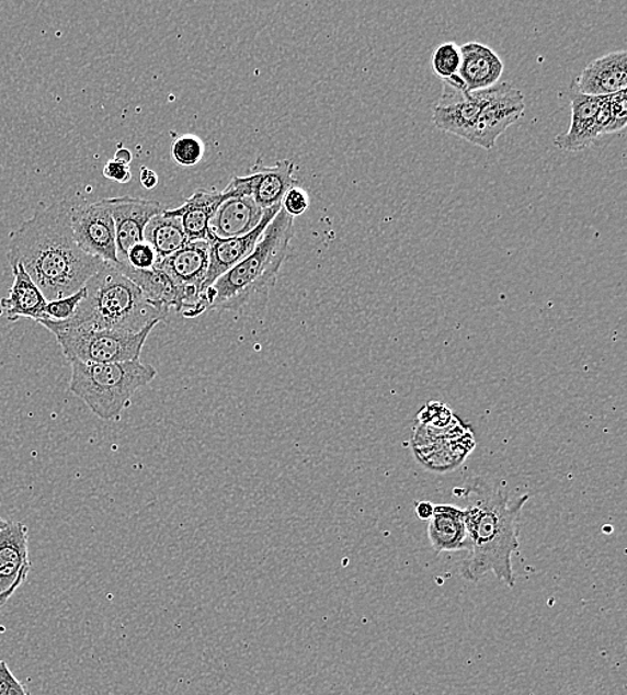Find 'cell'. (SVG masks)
Returning a JSON list of instances; mask_svg holds the SVG:
<instances>
[{
    "instance_id": "ffe728a7",
    "label": "cell",
    "mask_w": 627,
    "mask_h": 695,
    "mask_svg": "<svg viewBox=\"0 0 627 695\" xmlns=\"http://www.w3.org/2000/svg\"><path fill=\"white\" fill-rule=\"evenodd\" d=\"M294 172L295 163L290 160L280 161L275 167L258 162L247 175L255 204L264 210L282 205L286 192L298 184Z\"/></svg>"
},
{
    "instance_id": "8d00e7d4",
    "label": "cell",
    "mask_w": 627,
    "mask_h": 695,
    "mask_svg": "<svg viewBox=\"0 0 627 695\" xmlns=\"http://www.w3.org/2000/svg\"><path fill=\"white\" fill-rule=\"evenodd\" d=\"M5 523H8V521L2 520V517H0V529H2L5 526Z\"/></svg>"
},
{
    "instance_id": "7c38bea8",
    "label": "cell",
    "mask_w": 627,
    "mask_h": 695,
    "mask_svg": "<svg viewBox=\"0 0 627 695\" xmlns=\"http://www.w3.org/2000/svg\"><path fill=\"white\" fill-rule=\"evenodd\" d=\"M32 571L29 555V527L8 522L0 529V594H14Z\"/></svg>"
},
{
    "instance_id": "f546056e",
    "label": "cell",
    "mask_w": 627,
    "mask_h": 695,
    "mask_svg": "<svg viewBox=\"0 0 627 695\" xmlns=\"http://www.w3.org/2000/svg\"><path fill=\"white\" fill-rule=\"evenodd\" d=\"M0 695H32L4 661H0Z\"/></svg>"
},
{
    "instance_id": "8fae6325",
    "label": "cell",
    "mask_w": 627,
    "mask_h": 695,
    "mask_svg": "<svg viewBox=\"0 0 627 695\" xmlns=\"http://www.w3.org/2000/svg\"><path fill=\"white\" fill-rule=\"evenodd\" d=\"M280 210H282V205L266 209L259 227L251 231V233L242 237L223 240L208 233L206 241H208L209 246V267L205 277L204 292L209 289L223 274L229 272L231 267H235L237 264H240L242 260H246L248 255L253 252L261 237H263L267 225L273 221V218L277 216Z\"/></svg>"
},
{
    "instance_id": "4dcf8cb0",
    "label": "cell",
    "mask_w": 627,
    "mask_h": 695,
    "mask_svg": "<svg viewBox=\"0 0 627 695\" xmlns=\"http://www.w3.org/2000/svg\"><path fill=\"white\" fill-rule=\"evenodd\" d=\"M103 175H105L107 180L118 182V184H127V182H130L133 179L130 167H126V164L114 160L105 164Z\"/></svg>"
},
{
    "instance_id": "5b68a950",
    "label": "cell",
    "mask_w": 627,
    "mask_h": 695,
    "mask_svg": "<svg viewBox=\"0 0 627 695\" xmlns=\"http://www.w3.org/2000/svg\"><path fill=\"white\" fill-rule=\"evenodd\" d=\"M70 391L91 412L106 422L118 419L130 406L139 388L148 386L157 371L139 360L126 363L96 364L72 360Z\"/></svg>"
},
{
    "instance_id": "4316f807",
    "label": "cell",
    "mask_w": 627,
    "mask_h": 695,
    "mask_svg": "<svg viewBox=\"0 0 627 695\" xmlns=\"http://www.w3.org/2000/svg\"><path fill=\"white\" fill-rule=\"evenodd\" d=\"M455 419L447 406L441 402H430L419 412L420 424L436 426V429H446Z\"/></svg>"
},
{
    "instance_id": "52a82bcc",
    "label": "cell",
    "mask_w": 627,
    "mask_h": 695,
    "mask_svg": "<svg viewBox=\"0 0 627 695\" xmlns=\"http://www.w3.org/2000/svg\"><path fill=\"white\" fill-rule=\"evenodd\" d=\"M474 93L480 102V114L466 141L492 150L499 137L525 115V95L508 82Z\"/></svg>"
},
{
    "instance_id": "d590c367",
    "label": "cell",
    "mask_w": 627,
    "mask_h": 695,
    "mask_svg": "<svg viewBox=\"0 0 627 695\" xmlns=\"http://www.w3.org/2000/svg\"><path fill=\"white\" fill-rule=\"evenodd\" d=\"M12 595H14V594H11V593H8V594H0V608H2V607L5 605V603H8V602H9V600H10V597H11Z\"/></svg>"
},
{
    "instance_id": "d6986e66",
    "label": "cell",
    "mask_w": 627,
    "mask_h": 695,
    "mask_svg": "<svg viewBox=\"0 0 627 695\" xmlns=\"http://www.w3.org/2000/svg\"><path fill=\"white\" fill-rule=\"evenodd\" d=\"M11 271L14 274V284L11 286L9 296L0 300V315H5L9 321L33 319L39 322L46 320L47 300L39 286L24 271L22 264L12 266Z\"/></svg>"
},
{
    "instance_id": "8992f818",
    "label": "cell",
    "mask_w": 627,
    "mask_h": 695,
    "mask_svg": "<svg viewBox=\"0 0 627 695\" xmlns=\"http://www.w3.org/2000/svg\"><path fill=\"white\" fill-rule=\"evenodd\" d=\"M56 337L64 355L69 362L112 364L141 358L149 334L157 326H150L138 333L70 326L65 321L42 320Z\"/></svg>"
},
{
    "instance_id": "6da1fadb",
    "label": "cell",
    "mask_w": 627,
    "mask_h": 695,
    "mask_svg": "<svg viewBox=\"0 0 627 695\" xmlns=\"http://www.w3.org/2000/svg\"><path fill=\"white\" fill-rule=\"evenodd\" d=\"M72 204L62 200L36 212L10 237V266L22 264L47 301L77 294L105 264L78 247L70 221Z\"/></svg>"
},
{
    "instance_id": "1f68e13d",
    "label": "cell",
    "mask_w": 627,
    "mask_h": 695,
    "mask_svg": "<svg viewBox=\"0 0 627 695\" xmlns=\"http://www.w3.org/2000/svg\"><path fill=\"white\" fill-rule=\"evenodd\" d=\"M611 122L612 112L611 103H608V96H601L598 113H596V127H598L600 136H605Z\"/></svg>"
},
{
    "instance_id": "e0dca14e",
    "label": "cell",
    "mask_w": 627,
    "mask_h": 695,
    "mask_svg": "<svg viewBox=\"0 0 627 695\" xmlns=\"http://www.w3.org/2000/svg\"><path fill=\"white\" fill-rule=\"evenodd\" d=\"M237 196L229 185L224 191H206L198 189L176 209L167 210L170 216L180 217L187 241H206L209 233V223L218 207L225 201Z\"/></svg>"
},
{
    "instance_id": "44dd1931",
    "label": "cell",
    "mask_w": 627,
    "mask_h": 695,
    "mask_svg": "<svg viewBox=\"0 0 627 695\" xmlns=\"http://www.w3.org/2000/svg\"><path fill=\"white\" fill-rule=\"evenodd\" d=\"M428 534L437 554L467 551L465 511L452 504H436L429 520Z\"/></svg>"
},
{
    "instance_id": "484cf974",
    "label": "cell",
    "mask_w": 627,
    "mask_h": 695,
    "mask_svg": "<svg viewBox=\"0 0 627 695\" xmlns=\"http://www.w3.org/2000/svg\"><path fill=\"white\" fill-rule=\"evenodd\" d=\"M157 262L158 258L153 247L149 242L142 241L129 249L122 265L130 266L133 270L149 271L153 270Z\"/></svg>"
},
{
    "instance_id": "e575fe53",
    "label": "cell",
    "mask_w": 627,
    "mask_h": 695,
    "mask_svg": "<svg viewBox=\"0 0 627 695\" xmlns=\"http://www.w3.org/2000/svg\"><path fill=\"white\" fill-rule=\"evenodd\" d=\"M113 160L122 164H126V167H130L133 161L132 151L127 149H118L117 152H115Z\"/></svg>"
},
{
    "instance_id": "83f0119b",
    "label": "cell",
    "mask_w": 627,
    "mask_h": 695,
    "mask_svg": "<svg viewBox=\"0 0 627 695\" xmlns=\"http://www.w3.org/2000/svg\"><path fill=\"white\" fill-rule=\"evenodd\" d=\"M611 103L612 122L607 127L606 134L623 132L627 124V96L626 90L620 93L608 96Z\"/></svg>"
},
{
    "instance_id": "9c48e42d",
    "label": "cell",
    "mask_w": 627,
    "mask_h": 695,
    "mask_svg": "<svg viewBox=\"0 0 627 695\" xmlns=\"http://www.w3.org/2000/svg\"><path fill=\"white\" fill-rule=\"evenodd\" d=\"M70 221L75 240L84 253L103 262H117L115 227L106 200L72 204Z\"/></svg>"
},
{
    "instance_id": "cb8c5ba5",
    "label": "cell",
    "mask_w": 627,
    "mask_h": 695,
    "mask_svg": "<svg viewBox=\"0 0 627 695\" xmlns=\"http://www.w3.org/2000/svg\"><path fill=\"white\" fill-rule=\"evenodd\" d=\"M204 155V143L201 141V138L192 136V134L176 137L172 144V158L180 167H196L203 160Z\"/></svg>"
},
{
    "instance_id": "277c9868",
    "label": "cell",
    "mask_w": 627,
    "mask_h": 695,
    "mask_svg": "<svg viewBox=\"0 0 627 695\" xmlns=\"http://www.w3.org/2000/svg\"><path fill=\"white\" fill-rule=\"evenodd\" d=\"M84 288L87 296L67 324L138 333L167 319L114 262H105Z\"/></svg>"
},
{
    "instance_id": "ba28073f",
    "label": "cell",
    "mask_w": 627,
    "mask_h": 695,
    "mask_svg": "<svg viewBox=\"0 0 627 695\" xmlns=\"http://www.w3.org/2000/svg\"><path fill=\"white\" fill-rule=\"evenodd\" d=\"M181 294V312L186 319L205 314L204 283L209 267L208 241H189L169 258L157 262Z\"/></svg>"
},
{
    "instance_id": "f1b7e54d",
    "label": "cell",
    "mask_w": 627,
    "mask_h": 695,
    "mask_svg": "<svg viewBox=\"0 0 627 695\" xmlns=\"http://www.w3.org/2000/svg\"><path fill=\"white\" fill-rule=\"evenodd\" d=\"M310 201L308 193L300 186H294L286 192L282 201V209L290 217L304 215L308 210Z\"/></svg>"
},
{
    "instance_id": "ac0fdd59",
    "label": "cell",
    "mask_w": 627,
    "mask_h": 695,
    "mask_svg": "<svg viewBox=\"0 0 627 695\" xmlns=\"http://www.w3.org/2000/svg\"><path fill=\"white\" fill-rule=\"evenodd\" d=\"M264 213L252 196L229 198L212 217L209 233L223 240L246 236L259 227Z\"/></svg>"
},
{
    "instance_id": "836d02e7",
    "label": "cell",
    "mask_w": 627,
    "mask_h": 695,
    "mask_svg": "<svg viewBox=\"0 0 627 695\" xmlns=\"http://www.w3.org/2000/svg\"><path fill=\"white\" fill-rule=\"evenodd\" d=\"M435 505L431 502H419L417 505V514L422 521H429Z\"/></svg>"
},
{
    "instance_id": "d6a6232c",
    "label": "cell",
    "mask_w": 627,
    "mask_h": 695,
    "mask_svg": "<svg viewBox=\"0 0 627 695\" xmlns=\"http://www.w3.org/2000/svg\"><path fill=\"white\" fill-rule=\"evenodd\" d=\"M139 179H141V184L145 189H155L158 185V175L153 170L149 168H141V173H139Z\"/></svg>"
},
{
    "instance_id": "30bf717a",
    "label": "cell",
    "mask_w": 627,
    "mask_h": 695,
    "mask_svg": "<svg viewBox=\"0 0 627 695\" xmlns=\"http://www.w3.org/2000/svg\"><path fill=\"white\" fill-rule=\"evenodd\" d=\"M114 227L115 243H117V262L125 261L127 252L137 243L145 241L146 225L150 219L160 215L162 205L158 201L134 197L107 198Z\"/></svg>"
},
{
    "instance_id": "5bb4252c",
    "label": "cell",
    "mask_w": 627,
    "mask_h": 695,
    "mask_svg": "<svg viewBox=\"0 0 627 695\" xmlns=\"http://www.w3.org/2000/svg\"><path fill=\"white\" fill-rule=\"evenodd\" d=\"M627 53H608L589 62L572 90L589 96H611L627 88Z\"/></svg>"
},
{
    "instance_id": "7402d4cb",
    "label": "cell",
    "mask_w": 627,
    "mask_h": 695,
    "mask_svg": "<svg viewBox=\"0 0 627 695\" xmlns=\"http://www.w3.org/2000/svg\"><path fill=\"white\" fill-rule=\"evenodd\" d=\"M144 239L156 250L158 261L169 258L189 242L181 218L170 216L167 210L150 219Z\"/></svg>"
},
{
    "instance_id": "7a4b0ae2",
    "label": "cell",
    "mask_w": 627,
    "mask_h": 695,
    "mask_svg": "<svg viewBox=\"0 0 627 695\" xmlns=\"http://www.w3.org/2000/svg\"><path fill=\"white\" fill-rule=\"evenodd\" d=\"M455 495L466 499L465 511L468 558L461 577L477 583L486 574H494L508 588H515L513 557L520 551V520L529 495L510 499L506 492L475 479Z\"/></svg>"
},
{
    "instance_id": "603a6c76",
    "label": "cell",
    "mask_w": 627,
    "mask_h": 695,
    "mask_svg": "<svg viewBox=\"0 0 627 695\" xmlns=\"http://www.w3.org/2000/svg\"><path fill=\"white\" fill-rule=\"evenodd\" d=\"M432 70L443 81L458 76L460 67V47L455 42H446L432 54Z\"/></svg>"
},
{
    "instance_id": "9a60e30c",
    "label": "cell",
    "mask_w": 627,
    "mask_h": 695,
    "mask_svg": "<svg viewBox=\"0 0 627 695\" xmlns=\"http://www.w3.org/2000/svg\"><path fill=\"white\" fill-rule=\"evenodd\" d=\"M460 47L458 77L467 91H482L501 81L504 64L498 53L479 42H468Z\"/></svg>"
},
{
    "instance_id": "3957f363",
    "label": "cell",
    "mask_w": 627,
    "mask_h": 695,
    "mask_svg": "<svg viewBox=\"0 0 627 695\" xmlns=\"http://www.w3.org/2000/svg\"><path fill=\"white\" fill-rule=\"evenodd\" d=\"M295 219L282 209L267 225L253 252L217 280L203 295L206 310L241 312L258 307L270 297L280 271L289 254Z\"/></svg>"
},
{
    "instance_id": "4fadbf2b",
    "label": "cell",
    "mask_w": 627,
    "mask_h": 695,
    "mask_svg": "<svg viewBox=\"0 0 627 695\" xmlns=\"http://www.w3.org/2000/svg\"><path fill=\"white\" fill-rule=\"evenodd\" d=\"M442 84L441 99L434 107L432 121L436 129L466 139L480 114L478 96L452 83Z\"/></svg>"
},
{
    "instance_id": "d4e9b609",
    "label": "cell",
    "mask_w": 627,
    "mask_h": 695,
    "mask_svg": "<svg viewBox=\"0 0 627 695\" xmlns=\"http://www.w3.org/2000/svg\"><path fill=\"white\" fill-rule=\"evenodd\" d=\"M87 296V288L78 290L77 294L59 298V300L47 301L46 304V320L52 321H67L76 315L79 304L83 301Z\"/></svg>"
},
{
    "instance_id": "2e32d148",
    "label": "cell",
    "mask_w": 627,
    "mask_h": 695,
    "mask_svg": "<svg viewBox=\"0 0 627 695\" xmlns=\"http://www.w3.org/2000/svg\"><path fill=\"white\" fill-rule=\"evenodd\" d=\"M569 99L571 107L569 130L559 134L554 139V145L559 150L577 152L590 148L601 137L596 127L601 96L583 95L572 90Z\"/></svg>"
}]
</instances>
